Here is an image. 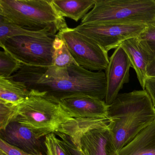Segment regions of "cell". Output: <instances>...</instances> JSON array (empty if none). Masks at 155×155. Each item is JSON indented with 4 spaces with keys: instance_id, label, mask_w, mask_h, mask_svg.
Returning <instances> with one entry per match:
<instances>
[{
    "instance_id": "obj_1",
    "label": "cell",
    "mask_w": 155,
    "mask_h": 155,
    "mask_svg": "<svg viewBox=\"0 0 155 155\" xmlns=\"http://www.w3.org/2000/svg\"><path fill=\"white\" fill-rule=\"evenodd\" d=\"M9 78L24 83L31 93L57 103L75 96H90L104 101L106 98L105 72L91 71L77 63L64 68L23 64Z\"/></svg>"
},
{
    "instance_id": "obj_2",
    "label": "cell",
    "mask_w": 155,
    "mask_h": 155,
    "mask_svg": "<svg viewBox=\"0 0 155 155\" xmlns=\"http://www.w3.org/2000/svg\"><path fill=\"white\" fill-rule=\"evenodd\" d=\"M112 152L120 150L155 120V107L145 90L119 93L108 107Z\"/></svg>"
},
{
    "instance_id": "obj_3",
    "label": "cell",
    "mask_w": 155,
    "mask_h": 155,
    "mask_svg": "<svg viewBox=\"0 0 155 155\" xmlns=\"http://www.w3.org/2000/svg\"><path fill=\"white\" fill-rule=\"evenodd\" d=\"M0 16L8 22L31 30L49 28L57 34L68 27L51 0H0Z\"/></svg>"
},
{
    "instance_id": "obj_4",
    "label": "cell",
    "mask_w": 155,
    "mask_h": 155,
    "mask_svg": "<svg viewBox=\"0 0 155 155\" xmlns=\"http://www.w3.org/2000/svg\"><path fill=\"white\" fill-rule=\"evenodd\" d=\"M155 18V0H96L82 24H145Z\"/></svg>"
},
{
    "instance_id": "obj_5",
    "label": "cell",
    "mask_w": 155,
    "mask_h": 155,
    "mask_svg": "<svg viewBox=\"0 0 155 155\" xmlns=\"http://www.w3.org/2000/svg\"><path fill=\"white\" fill-rule=\"evenodd\" d=\"M73 119L59 103L31 92V95L17 106L12 121L55 133L61 125Z\"/></svg>"
},
{
    "instance_id": "obj_6",
    "label": "cell",
    "mask_w": 155,
    "mask_h": 155,
    "mask_svg": "<svg viewBox=\"0 0 155 155\" xmlns=\"http://www.w3.org/2000/svg\"><path fill=\"white\" fill-rule=\"evenodd\" d=\"M57 35L65 42L80 66L92 71L106 69L109 62L108 52L94 41L75 28L62 29Z\"/></svg>"
},
{
    "instance_id": "obj_7",
    "label": "cell",
    "mask_w": 155,
    "mask_h": 155,
    "mask_svg": "<svg viewBox=\"0 0 155 155\" xmlns=\"http://www.w3.org/2000/svg\"><path fill=\"white\" fill-rule=\"evenodd\" d=\"M56 36H17L8 39L1 48L23 65L49 67L53 63V42Z\"/></svg>"
},
{
    "instance_id": "obj_8",
    "label": "cell",
    "mask_w": 155,
    "mask_h": 155,
    "mask_svg": "<svg viewBox=\"0 0 155 155\" xmlns=\"http://www.w3.org/2000/svg\"><path fill=\"white\" fill-rule=\"evenodd\" d=\"M145 24H82L75 29L94 41L107 52L116 49L127 40L138 38Z\"/></svg>"
},
{
    "instance_id": "obj_9",
    "label": "cell",
    "mask_w": 155,
    "mask_h": 155,
    "mask_svg": "<svg viewBox=\"0 0 155 155\" xmlns=\"http://www.w3.org/2000/svg\"><path fill=\"white\" fill-rule=\"evenodd\" d=\"M50 133L12 121L5 129L0 130V139L25 152L40 155L46 153L45 137Z\"/></svg>"
},
{
    "instance_id": "obj_10",
    "label": "cell",
    "mask_w": 155,
    "mask_h": 155,
    "mask_svg": "<svg viewBox=\"0 0 155 155\" xmlns=\"http://www.w3.org/2000/svg\"><path fill=\"white\" fill-rule=\"evenodd\" d=\"M130 68L131 62L127 55L119 47L109 58V62L105 70L107 92L105 101L108 106L115 100L124 84L129 82Z\"/></svg>"
},
{
    "instance_id": "obj_11",
    "label": "cell",
    "mask_w": 155,
    "mask_h": 155,
    "mask_svg": "<svg viewBox=\"0 0 155 155\" xmlns=\"http://www.w3.org/2000/svg\"><path fill=\"white\" fill-rule=\"evenodd\" d=\"M120 47L127 55L142 90H145L148 78L147 68L155 56L150 42L138 38H132L123 41Z\"/></svg>"
},
{
    "instance_id": "obj_12",
    "label": "cell",
    "mask_w": 155,
    "mask_h": 155,
    "mask_svg": "<svg viewBox=\"0 0 155 155\" xmlns=\"http://www.w3.org/2000/svg\"><path fill=\"white\" fill-rule=\"evenodd\" d=\"M60 104L73 118L108 117V107L104 100L87 96H78L60 101Z\"/></svg>"
},
{
    "instance_id": "obj_13",
    "label": "cell",
    "mask_w": 155,
    "mask_h": 155,
    "mask_svg": "<svg viewBox=\"0 0 155 155\" xmlns=\"http://www.w3.org/2000/svg\"><path fill=\"white\" fill-rule=\"evenodd\" d=\"M109 122L108 118H74L61 125L56 132L66 135L75 146L81 150V141L84 134L94 129L107 127Z\"/></svg>"
},
{
    "instance_id": "obj_14",
    "label": "cell",
    "mask_w": 155,
    "mask_h": 155,
    "mask_svg": "<svg viewBox=\"0 0 155 155\" xmlns=\"http://www.w3.org/2000/svg\"><path fill=\"white\" fill-rule=\"evenodd\" d=\"M112 148L108 127L88 131L81 141V150L84 155H111Z\"/></svg>"
},
{
    "instance_id": "obj_15",
    "label": "cell",
    "mask_w": 155,
    "mask_h": 155,
    "mask_svg": "<svg viewBox=\"0 0 155 155\" xmlns=\"http://www.w3.org/2000/svg\"><path fill=\"white\" fill-rule=\"evenodd\" d=\"M111 155H155V120L122 149Z\"/></svg>"
},
{
    "instance_id": "obj_16",
    "label": "cell",
    "mask_w": 155,
    "mask_h": 155,
    "mask_svg": "<svg viewBox=\"0 0 155 155\" xmlns=\"http://www.w3.org/2000/svg\"><path fill=\"white\" fill-rule=\"evenodd\" d=\"M51 2L62 17L78 22L92 9L96 0H51Z\"/></svg>"
},
{
    "instance_id": "obj_17",
    "label": "cell",
    "mask_w": 155,
    "mask_h": 155,
    "mask_svg": "<svg viewBox=\"0 0 155 155\" xmlns=\"http://www.w3.org/2000/svg\"><path fill=\"white\" fill-rule=\"evenodd\" d=\"M30 95L31 91L22 82L0 78V101L18 106Z\"/></svg>"
},
{
    "instance_id": "obj_18",
    "label": "cell",
    "mask_w": 155,
    "mask_h": 155,
    "mask_svg": "<svg viewBox=\"0 0 155 155\" xmlns=\"http://www.w3.org/2000/svg\"><path fill=\"white\" fill-rule=\"evenodd\" d=\"M55 34L49 28L41 30L34 31L24 28L5 20L0 16V47L4 45L8 39L17 36L42 37L49 36L54 37Z\"/></svg>"
},
{
    "instance_id": "obj_19",
    "label": "cell",
    "mask_w": 155,
    "mask_h": 155,
    "mask_svg": "<svg viewBox=\"0 0 155 155\" xmlns=\"http://www.w3.org/2000/svg\"><path fill=\"white\" fill-rule=\"evenodd\" d=\"M53 48L52 66L64 68L77 63L71 56L65 42L57 35L53 42Z\"/></svg>"
},
{
    "instance_id": "obj_20",
    "label": "cell",
    "mask_w": 155,
    "mask_h": 155,
    "mask_svg": "<svg viewBox=\"0 0 155 155\" xmlns=\"http://www.w3.org/2000/svg\"><path fill=\"white\" fill-rule=\"evenodd\" d=\"M23 64L6 51H0V78H9L20 69Z\"/></svg>"
},
{
    "instance_id": "obj_21",
    "label": "cell",
    "mask_w": 155,
    "mask_h": 155,
    "mask_svg": "<svg viewBox=\"0 0 155 155\" xmlns=\"http://www.w3.org/2000/svg\"><path fill=\"white\" fill-rule=\"evenodd\" d=\"M46 155H73L64 141L58 138L54 133L45 137Z\"/></svg>"
},
{
    "instance_id": "obj_22",
    "label": "cell",
    "mask_w": 155,
    "mask_h": 155,
    "mask_svg": "<svg viewBox=\"0 0 155 155\" xmlns=\"http://www.w3.org/2000/svg\"><path fill=\"white\" fill-rule=\"evenodd\" d=\"M17 106L0 101V130L5 129L11 122Z\"/></svg>"
},
{
    "instance_id": "obj_23",
    "label": "cell",
    "mask_w": 155,
    "mask_h": 155,
    "mask_svg": "<svg viewBox=\"0 0 155 155\" xmlns=\"http://www.w3.org/2000/svg\"><path fill=\"white\" fill-rule=\"evenodd\" d=\"M0 154L3 155H44L43 154H32L25 152L12 146L2 139H0Z\"/></svg>"
},
{
    "instance_id": "obj_24",
    "label": "cell",
    "mask_w": 155,
    "mask_h": 155,
    "mask_svg": "<svg viewBox=\"0 0 155 155\" xmlns=\"http://www.w3.org/2000/svg\"><path fill=\"white\" fill-rule=\"evenodd\" d=\"M138 38L141 40L155 42V18L147 25L146 28Z\"/></svg>"
},
{
    "instance_id": "obj_25",
    "label": "cell",
    "mask_w": 155,
    "mask_h": 155,
    "mask_svg": "<svg viewBox=\"0 0 155 155\" xmlns=\"http://www.w3.org/2000/svg\"><path fill=\"white\" fill-rule=\"evenodd\" d=\"M145 90L150 97L155 107V78H147L145 83Z\"/></svg>"
},
{
    "instance_id": "obj_26",
    "label": "cell",
    "mask_w": 155,
    "mask_h": 155,
    "mask_svg": "<svg viewBox=\"0 0 155 155\" xmlns=\"http://www.w3.org/2000/svg\"><path fill=\"white\" fill-rule=\"evenodd\" d=\"M150 42V46L153 48L154 52V58L150 62L147 68V75L148 78H155V42Z\"/></svg>"
},
{
    "instance_id": "obj_27",
    "label": "cell",
    "mask_w": 155,
    "mask_h": 155,
    "mask_svg": "<svg viewBox=\"0 0 155 155\" xmlns=\"http://www.w3.org/2000/svg\"><path fill=\"white\" fill-rule=\"evenodd\" d=\"M69 150L73 155H84L81 150L74 146H71L69 148Z\"/></svg>"
},
{
    "instance_id": "obj_28",
    "label": "cell",
    "mask_w": 155,
    "mask_h": 155,
    "mask_svg": "<svg viewBox=\"0 0 155 155\" xmlns=\"http://www.w3.org/2000/svg\"><path fill=\"white\" fill-rule=\"evenodd\" d=\"M0 155H2V154H0Z\"/></svg>"
}]
</instances>
